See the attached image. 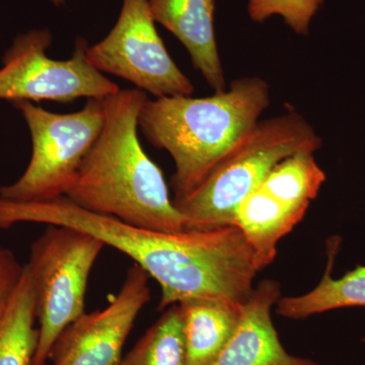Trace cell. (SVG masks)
Listing matches in <instances>:
<instances>
[{
    "mask_svg": "<svg viewBox=\"0 0 365 365\" xmlns=\"http://www.w3.org/2000/svg\"><path fill=\"white\" fill-rule=\"evenodd\" d=\"M148 97L138 88L103 98L105 123L66 196L79 207L133 227L185 232L163 170L139 141L138 117Z\"/></svg>",
    "mask_w": 365,
    "mask_h": 365,
    "instance_id": "obj_1",
    "label": "cell"
},
{
    "mask_svg": "<svg viewBox=\"0 0 365 365\" xmlns=\"http://www.w3.org/2000/svg\"><path fill=\"white\" fill-rule=\"evenodd\" d=\"M270 88L260 78H242L206 98H157L144 102L138 128L148 143L175 163L173 202L198 188L218 163L251 133L270 105Z\"/></svg>",
    "mask_w": 365,
    "mask_h": 365,
    "instance_id": "obj_2",
    "label": "cell"
},
{
    "mask_svg": "<svg viewBox=\"0 0 365 365\" xmlns=\"http://www.w3.org/2000/svg\"><path fill=\"white\" fill-rule=\"evenodd\" d=\"M322 144L313 126L294 110L259 121L198 188L173 202L181 213L185 230L234 225L240 204L278 163L299 151L316 153Z\"/></svg>",
    "mask_w": 365,
    "mask_h": 365,
    "instance_id": "obj_3",
    "label": "cell"
},
{
    "mask_svg": "<svg viewBox=\"0 0 365 365\" xmlns=\"http://www.w3.org/2000/svg\"><path fill=\"white\" fill-rule=\"evenodd\" d=\"M105 244L76 228L47 225L26 264L39 322L32 364L46 365L60 334L86 313L88 279Z\"/></svg>",
    "mask_w": 365,
    "mask_h": 365,
    "instance_id": "obj_4",
    "label": "cell"
},
{
    "mask_svg": "<svg viewBox=\"0 0 365 365\" xmlns=\"http://www.w3.org/2000/svg\"><path fill=\"white\" fill-rule=\"evenodd\" d=\"M13 105L28 125L32 155L16 182L0 187V198L37 202L66 196L104 126L103 100L88 98L83 109L68 114L47 111L26 101Z\"/></svg>",
    "mask_w": 365,
    "mask_h": 365,
    "instance_id": "obj_5",
    "label": "cell"
},
{
    "mask_svg": "<svg viewBox=\"0 0 365 365\" xmlns=\"http://www.w3.org/2000/svg\"><path fill=\"white\" fill-rule=\"evenodd\" d=\"M52 41L48 29L29 31L14 40L2 57L0 100L13 104L23 101L71 103L81 98L103 100L121 90L91 66L85 39L76 41L67 60L48 56Z\"/></svg>",
    "mask_w": 365,
    "mask_h": 365,
    "instance_id": "obj_6",
    "label": "cell"
},
{
    "mask_svg": "<svg viewBox=\"0 0 365 365\" xmlns=\"http://www.w3.org/2000/svg\"><path fill=\"white\" fill-rule=\"evenodd\" d=\"M155 23L150 0H123L111 32L86 50L88 61L155 98L192 96L193 83L170 57Z\"/></svg>",
    "mask_w": 365,
    "mask_h": 365,
    "instance_id": "obj_7",
    "label": "cell"
},
{
    "mask_svg": "<svg viewBox=\"0 0 365 365\" xmlns=\"http://www.w3.org/2000/svg\"><path fill=\"white\" fill-rule=\"evenodd\" d=\"M150 276L136 264L109 306L83 314L55 341L52 365H118L139 314L150 300Z\"/></svg>",
    "mask_w": 365,
    "mask_h": 365,
    "instance_id": "obj_8",
    "label": "cell"
},
{
    "mask_svg": "<svg viewBox=\"0 0 365 365\" xmlns=\"http://www.w3.org/2000/svg\"><path fill=\"white\" fill-rule=\"evenodd\" d=\"M280 297L277 281L266 279L255 287L242 306L234 335L211 365H319L283 347L272 321V309Z\"/></svg>",
    "mask_w": 365,
    "mask_h": 365,
    "instance_id": "obj_9",
    "label": "cell"
},
{
    "mask_svg": "<svg viewBox=\"0 0 365 365\" xmlns=\"http://www.w3.org/2000/svg\"><path fill=\"white\" fill-rule=\"evenodd\" d=\"M150 9L153 20L181 41L194 67L215 93L225 91L213 25L215 0H150Z\"/></svg>",
    "mask_w": 365,
    "mask_h": 365,
    "instance_id": "obj_10",
    "label": "cell"
},
{
    "mask_svg": "<svg viewBox=\"0 0 365 365\" xmlns=\"http://www.w3.org/2000/svg\"><path fill=\"white\" fill-rule=\"evenodd\" d=\"M307 209L284 203L260 187L242 201L234 225L253 249L261 270L275 260L278 242L302 222Z\"/></svg>",
    "mask_w": 365,
    "mask_h": 365,
    "instance_id": "obj_11",
    "label": "cell"
},
{
    "mask_svg": "<svg viewBox=\"0 0 365 365\" xmlns=\"http://www.w3.org/2000/svg\"><path fill=\"white\" fill-rule=\"evenodd\" d=\"M186 365H211L241 321L242 306L215 299L182 302Z\"/></svg>",
    "mask_w": 365,
    "mask_h": 365,
    "instance_id": "obj_12",
    "label": "cell"
},
{
    "mask_svg": "<svg viewBox=\"0 0 365 365\" xmlns=\"http://www.w3.org/2000/svg\"><path fill=\"white\" fill-rule=\"evenodd\" d=\"M331 247L327 269L319 284L307 294L280 297L275 306L279 316L304 319L334 309L365 307V266H357L342 277L334 278L338 242H333Z\"/></svg>",
    "mask_w": 365,
    "mask_h": 365,
    "instance_id": "obj_13",
    "label": "cell"
},
{
    "mask_svg": "<svg viewBox=\"0 0 365 365\" xmlns=\"http://www.w3.org/2000/svg\"><path fill=\"white\" fill-rule=\"evenodd\" d=\"M35 294L30 275L23 276L0 323V365H31L38 345Z\"/></svg>",
    "mask_w": 365,
    "mask_h": 365,
    "instance_id": "obj_14",
    "label": "cell"
},
{
    "mask_svg": "<svg viewBox=\"0 0 365 365\" xmlns=\"http://www.w3.org/2000/svg\"><path fill=\"white\" fill-rule=\"evenodd\" d=\"M314 151H299L278 163L261 182L260 188L290 205L309 207L326 182Z\"/></svg>",
    "mask_w": 365,
    "mask_h": 365,
    "instance_id": "obj_15",
    "label": "cell"
},
{
    "mask_svg": "<svg viewBox=\"0 0 365 365\" xmlns=\"http://www.w3.org/2000/svg\"><path fill=\"white\" fill-rule=\"evenodd\" d=\"M118 365H186L181 304L168 307Z\"/></svg>",
    "mask_w": 365,
    "mask_h": 365,
    "instance_id": "obj_16",
    "label": "cell"
},
{
    "mask_svg": "<svg viewBox=\"0 0 365 365\" xmlns=\"http://www.w3.org/2000/svg\"><path fill=\"white\" fill-rule=\"evenodd\" d=\"M323 2L324 0H250L249 14L256 23H263L278 14L295 33L307 35L312 19Z\"/></svg>",
    "mask_w": 365,
    "mask_h": 365,
    "instance_id": "obj_17",
    "label": "cell"
},
{
    "mask_svg": "<svg viewBox=\"0 0 365 365\" xmlns=\"http://www.w3.org/2000/svg\"><path fill=\"white\" fill-rule=\"evenodd\" d=\"M24 267L11 250L0 251V323L20 284Z\"/></svg>",
    "mask_w": 365,
    "mask_h": 365,
    "instance_id": "obj_18",
    "label": "cell"
},
{
    "mask_svg": "<svg viewBox=\"0 0 365 365\" xmlns=\"http://www.w3.org/2000/svg\"><path fill=\"white\" fill-rule=\"evenodd\" d=\"M50 1H51L53 4H55V6H61L64 0H50Z\"/></svg>",
    "mask_w": 365,
    "mask_h": 365,
    "instance_id": "obj_19",
    "label": "cell"
},
{
    "mask_svg": "<svg viewBox=\"0 0 365 365\" xmlns=\"http://www.w3.org/2000/svg\"><path fill=\"white\" fill-rule=\"evenodd\" d=\"M2 249H4V248H2L1 242H0V251H1Z\"/></svg>",
    "mask_w": 365,
    "mask_h": 365,
    "instance_id": "obj_20",
    "label": "cell"
}]
</instances>
